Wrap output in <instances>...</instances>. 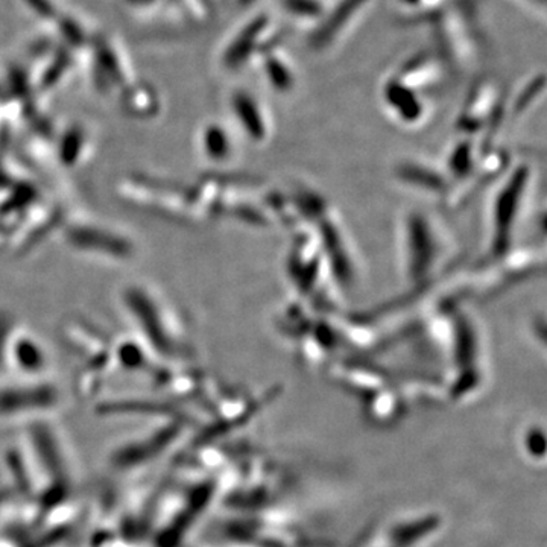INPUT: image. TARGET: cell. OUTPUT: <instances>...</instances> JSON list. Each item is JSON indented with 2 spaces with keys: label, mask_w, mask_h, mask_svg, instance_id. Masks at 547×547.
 I'll return each mask as SVG.
<instances>
[{
  "label": "cell",
  "mask_w": 547,
  "mask_h": 547,
  "mask_svg": "<svg viewBox=\"0 0 547 547\" xmlns=\"http://www.w3.org/2000/svg\"><path fill=\"white\" fill-rule=\"evenodd\" d=\"M370 0H342L338 7L326 13L320 28L312 35L314 48L324 49L330 43L335 42L339 34L348 28V23L353 22L362 8L367 7Z\"/></svg>",
  "instance_id": "obj_1"
},
{
  "label": "cell",
  "mask_w": 547,
  "mask_h": 547,
  "mask_svg": "<svg viewBox=\"0 0 547 547\" xmlns=\"http://www.w3.org/2000/svg\"><path fill=\"white\" fill-rule=\"evenodd\" d=\"M383 99L388 108L394 111L399 119L412 124L423 116V102L418 98L417 90L399 80L397 76L388 80L383 89Z\"/></svg>",
  "instance_id": "obj_2"
},
{
  "label": "cell",
  "mask_w": 547,
  "mask_h": 547,
  "mask_svg": "<svg viewBox=\"0 0 547 547\" xmlns=\"http://www.w3.org/2000/svg\"><path fill=\"white\" fill-rule=\"evenodd\" d=\"M263 67L265 75L277 92H288L294 87V72L283 55L277 54V49L272 48L263 54Z\"/></svg>",
  "instance_id": "obj_3"
},
{
  "label": "cell",
  "mask_w": 547,
  "mask_h": 547,
  "mask_svg": "<svg viewBox=\"0 0 547 547\" xmlns=\"http://www.w3.org/2000/svg\"><path fill=\"white\" fill-rule=\"evenodd\" d=\"M283 10L301 20H318L326 16L321 0H280Z\"/></svg>",
  "instance_id": "obj_4"
}]
</instances>
